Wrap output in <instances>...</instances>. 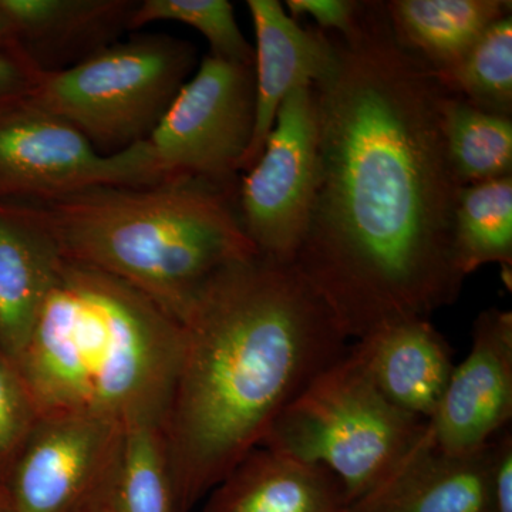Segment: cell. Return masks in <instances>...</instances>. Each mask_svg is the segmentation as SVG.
<instances>
[{
    "mask_svg": "<svg viewBox=\"0 0 512 512\" xmlns=\"http://www.w3.org/2000/svg\"><path fill=\"white\" fill-rule=\"evenodd\" d=\"M126 429L40 417L9 471L6 512H114Z\"/></svg>",
    "mask_w": 512,
    "mask_h": 512,
    "instance_id": "cell-9",
    "label": "cell"
},
{
    "mask_svg": "<svg viewBox=\"0 0 512 512\" xmlns=\"http://www.w3.org/2000/svg\"><path fill=\"white\" fill-rule=\"evenodd\" d=\"M493 441L476 453L454 456L440 450L424 427L352 512H491Z\"/></svg>",
    "mask_w": 512,
    "mask_h": 512,
    "instance_id": "cell-12",
    "label": "cell"
},
{
    "mask_svg": "<svg viewBox=\"0 0 512 512\" xmlns=\"http://www.w3.org/2000/svg\"><path fill=\"white\" fill-rule=\"evenodd\" d=\"M440 123L448 160L466 185L512 175V119L444 94Z\"/></svg>",
    "mask_w": 512,
    "mask_h": 512,
    "instance_id": "cell-20",
    "label": "cell"
},
{
    "mask_svg": "<svg viewBox=\"0 0 512 512\" xmlns=\"http://www.w3.org/2000/svg\"><path fill=\"white\" fill-rule=\"evenodd\" d=\"M318 177V113L312 86L286 96L264 150L238 187L242 228L258 254L293 264L309 228Z\"/></svg>",
    "mask_w": 512,
    "mask_h": 512,
    "instance_id": "cell-10",
    "label": "cell"
},
{
    "mask_svg": "<svg viewBox=\"0 0 512 512\" xmlns=\"http://www.w3.org/2000/svg\"><path fill=\"white\" fill-rule=\"evenodd\" d=\"M387 16L400 46L434 73L450 69L485 30L511 15L510 0H393Z\"/></svg>",
    "mask_w": 512,
    "mask_h": 512,
    "instance_id": "cell-18",
    "label": "cell"
},
{
    "mask_svg": "<svg viewBox=\"0 0 512 512\" xmlns=\"http://www.w3.org/2000/svg\"><path fill=\"white\" fill-rule=\"evenodd\" d=\"M491 512H512V434L507 429L493 441Z\"/></svg>",
    "mask_w": 512,
    "mask_h": 512,
    "instance_id": "cell-27",
    "label": "cell"
},
{
    "mask_svg": "<svg viewBox=\"0 0 512 512\" xmlns=\"http://www.w3.org/2000/svg\"><path fill=\"white\" fill-rule=\"evenodd\" d=\"M64 264L28 202H0V350L18 362Z\"/></svg>",
    "mask_w": 512,
    "mask_h": 512,
    "instance_id": "cell-14",
    "label": "cell"
},
{
    "mask_svg": "<svg viewBox=\"0 0 512 512\" xmlns=\"http://www.w3.org/2000/svg\"><path fill=\"white\" fill-rule=\"evenodd\" d=\"M183 328L148 296L66 261L18 362L40 417L160 427Z\"/></svg>",
    "mask_w": 512,
    "mask_h": 512,
    "instance_id": "cell-3",
    "label": "cell"
},
{
    "mask_svg": "<svg viewBox=\"0 0 512 512\" xmlns=\"http://www.w3.org/2000/svg\"><path fill=\"white\" fill-rule=\"evenodd\" d=\"M191 43L165 35L107 45L63 69L42 72L26 99L79 130L97 151L148 140L194 69Z\"/></svg>",
    "mask_w": 512,
    "mask_h": 512,
    "instance_id": "cell-6",
    "label": "cell"
},
{
    "mask_svg": "<svg viewBox=\"0 0 512 512\" xmlns=\"http://www.w3.org/2000/svg\"><path fill=\"white\" fill-rule=\"evenodd\" d=\"M114 512H174L160 427L126 431Z\"/></svg>",
    "mask_w": 512,
    "mask_h": 512,
    "instance_id": "cell-23",
    "label": "cell"
},
{
    "mask_svg": "<svg viewBox=\"0 0 512 512\" xmlns=\"http://www.w3.org/2000/svg\"><path fill=\"white\" fill-rule=\"evenodd\" d=\"M336 60L313 87L318 177L293 265L360 340L453 305L466 276L453 249L464 185L440 123L446 90L400 46L386 3L360 2Z\"/></svg>",
    "mask_w": 512,
    "mask_h": 512,
    "instance_id": "cell-1",
    "label": "cell"
},
{
    "mask_svg": "<svg viewBox=\"0 0 512 512\" xmlns=\"http://www.w3.org/2000/svg\"><path fill=\"white\" fill-rule=\"evenodd\" d=\"M424 427L426 421L384 399L350 346L285 407L259 447L325 467L353 505L389 474Z\"/></svg>",
    "mask_w": 512,
    "mask_h": 512,
    "instance_id": "cell-5",
    "label": "cell"
},
{
    "mask_svg": "<svg viewBox=\"0 0 512 512\" xmlns=\"http://www.w3.org/2000/svg\"><path fill=\"white\" fill-rule=\"evenodd\" d=\"M511 419L512 313L490 308L474 320L470 352L454 366L426 426L440 450L466 456L488 446Z\"/></svg>",
    "mask_w": 512,
    "mask_h": 512,
    "instance_id": "cell-11",
    "label": "cell"
},
{
    "mask_svg": "<svg viewBox=\"0 0 512 512\" xmlns=\"http://www.w3.org/2000/svg\"><path fill=\"white\" fill-rule=\"evenodd\" d=\"M137 2L127 0H0L16 40L42 69L46 57L93 52L128 29Z\"/></svg>",
    "mask_w": 512,
    "mask_h": 512,
    "instance_id": "cell-17",
    "label": "cell"
},
{
    "mask_svg": "<svg viewBox=\"0 0 512 512\" xmlns=\"http://www.w3.org/2000/svg\"><path fill=\"white\" fill-rule=\"evenodd\" d=\"M180 323L183 346L160 433L173 511L191 512L349 346L301 271L261 255L215 272Z\"/></svg>",
    "mask_w": 512,
    "mask_h": 512,
    "instance_id": "cell-2",
    "label": "cell"
},
{
    "mask_svg": "<svg viewBox=\"0 0 512 512\" xmlns=\"http://www.w3.org/2000/svg\"><path fill=\"white\" fill-rule=\"evenodd\" d=\"M247 5L256 37L255 124L241 171H248L261 156L286 96L296 87L325 79L336 60L335 39L323 30L302 28L281 3L248 0Z\"/></svg>",
    "mask_w": 512,
    "mask_h": 512,
    "instance_id": "cell-13",
    "label": "cell"
},
{
    "mask_svg": "<svg viewBox=\"0 0 512 512\" xmlns=\"http://www.w3.org/2000/svg\"><path fill=\"white\" fill-rule=\"evenodd\" d=\"M434 74L451 96L512 119V16L485 30L450 69Z\"/></svg>",
    "mask_w": 512,
    "mask_h": 512,
    "instance_id": "cell-21",
    "label": "cell"
},
{
    "mask_svg": "<svg viewBox=\"0 0 512 512\" xmlns=\"http://www.w3.org/2000/svg\"><path fill=\"white\" fill-rule=\"evenodd\" d=\"M167 181L147 140L103 154L26 96L0 106V202H39L96 187Z\"/></svg>",
    "mask_w": 512,
    "mask_h": 512,
    "instance_id": "cell-7",
    "label": "cell"
},
{
    "mask_svg": "<svg viewBox=\"0 0 512 512\" xmlns=\"http://www.w3.org/2000/svg\"><path fill=\"white\" fill-rule=\"evenodd\" d=\"M0 512H6L5 501H3V498H0Z\"/></svg>",
    "mask_w": 512,
    "mask_h": 512,
    "instance_id": "cell-29",
    "label": "cell"
},
{
    "mask_svg": "<svg viewBox=\"0 0 512 512\" xmlns=\"http://www.w3.org/2000/svg\"><path fill=\"white\" fill-rule=\"evenodd\" d=\"M39 420L18 367L0 350V460L15 463Z\"/></svg>",
    "mask_w": 512,
    "mask_h": 512,
    "instance_id": "cell-24",
    "label": "cell"
},
{
    "mask_svg": "<svg viewBox=\"0 0 512 512\" xmlns=\"http://www.w3.org/2000/svg\"><path fill=\"white\" fill-rule=\"evenodd\" d=\"M292 19L309 16L320 30H335L340 36L348 35L355 26L360 2L353 0H288Z\"/></svg>",
    "mask_w": 512,
    "mask_h": 512,
    "instance_id": "cell-25",
    "label": "cell"
},
{
    "mask_svg": "<svg viewBox=\"0 0 512 512\" xmlns=\"http://www.w3.org/2000/svg\"><path fill=\"white\" fill-rule=\"evenodd\" d=\"M352 349L387 402L417 419H431L456 365L453 350L429 319L393 323Z\"/></svg>",
    "mask_w": 512,
    "mask_h": 512,
    "instance_id": "cell-15",
    "label": "cell"
},
{
    "mask_svg": "<svg viewBox=\"0 0 512 512\" xmlns=\"http://www.w3.org/2000/svg\"><path fill=\"white\" fill-rule=\"evenodd\" d=\"M453 249L461 274L512 265V175L466 185L454 212Z\"/></svg>",
    "mask_w": 512,
    "mask_h": 512,
    "instance_id": "cell-19",
    "label": "cell"
},
{
    "mask_svg": "<svg viewBox=\"0 0 512 512\" xmlns=\"http://www.w3.org/2000/svg\"><path fill=\"white\" fill-rule=\"evenodd\" d=\"M154 22H180L207 39L211 56L254 66L255 50L242 35L234 6L227 0H144L137 2L128 30Z\"/></svg>",
    "mask_w": 512,
    "mask_h": 512,
    "instance_id": "cell-22",
    "label": "cell"
},
{
    "mask_svg": "<svg viewBox=\"0 0 512 512\" xmlns=\"http://www.w3.org/2000/svg\"><path fill=\"white\" fill-rule=\"evenodd\" d=\"M16 46H19V43L18 40H16L15 33H13L12 26H10L5 15L0 12V52L12 49V47Z\"/></svg>",
    "mask_w": 512,
    "mask_h": 512,
    "instance_id": "cell-28",
    "label": "cell"
},
{
    "mask_svg": "<svg viewBox=\"0 0 512 512\" xmlns=\"http://www.w3.org/2000/svg\"><path fill=\"white\" fill-rule=\"evenodd\" d=\"M254 124V66L210 55L147 141L167 180L192 177L237 185Z\"/></svg>",
    "mask_w": 512,
    "mask_h": 512,
    "instance_id": "cell-8",
    "label": "cell"
},
{
    "mask_svg": "<svg viewBox=\"0 0 512 512\" xmlns=\"http://www.w3.org/2000/svg\"><path fill=\"white\" fill-rule=\"evenodd\" d=\"M42 72L20 45L0 52V106L26 96Z\"/></svg>",
    "mask_w": 512,
    "mask_h": 512,
    "instance_id": "cell-26",
    "label": "cell"
},
{
    "mask_svg": "<svg viewBox=\"0 0 512 512\" xmlns=\"http://www.w3.org/2000/svg\"><path fill=\"white\" fill-rule=\"evenodd\" d=\"M237 195L238 185L180 177L96 185L28 204L66 261L121 279L180 322L215 272L259 255Z\"/></svg>",
    "mask_w": 512,
    "mask_h": 512,
    "instance_id": "cell-4",
    "label": "cell"
},
{
    "mask_svg": "<svg viewBox=\"0 0 512 512\" xmlns=\"http://www.w3.org/2000/svg\"><path fill=\"white\" fill-rule=\"evenodd\" d=\"M204 512H352V504L325 467L258 447L207 495Z\"/></svg>",
    "mask_w": 512,
    "mask_h": 512,
    "instance_id": "cell-16",
    "label": "cell"
}]
</instances>
